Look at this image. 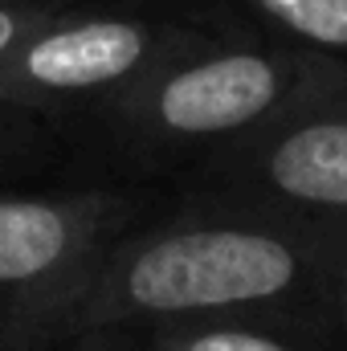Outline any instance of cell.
Returning a JSON list of instances; mask_svg holds the SVG:
<instances>
[{"label": "cell", "instance_id": "obj_1", "mask_svg": "<svg viewBox=\"0 0 347 351\" xmlns=\"http://www.w3.org/2000/svg\"><path fill=\"white\" fill-rule=\"evenodd\" d=\"M344 269L347 229L204 204L106 241L66 311L62 348L102 327L217 315H270L335 331L331 306Z\"/></svg>", "mask_w": 347, "mask_h": 351}, {"label": "cell", "instance_id": "obj_7", "mask_svg": "<svg viewBox=\"0 0 347 351\" xmlns=\"http://www.w3.org/2000/svg\"><path fill=\"white\" fill-rule=\"evenodd\" d=\"M286 41L347 62V0H246Z\"/></svg>", "mask_w": 347, "mask_h": 351}, {"label": "cell", "instance_id": "obj_8", "mask_svg": "<svg viewBox=\"0 0 347 351\" xmlns=\"http://www.w3.org/2000/svg\"><path fill=\"white\" fill-rule=\"evenodd\" d=\"M66 8V0H0V58L21 45L33 29L53 21Z\"/></svg>", "mask_w": 347, "mask_h": 351}, {"label": "cell", "instance_id": "obj_4", "mask_svg": "<svg viewBox=\"0 0 347 351\" xmlns=\"http://www.w3.org/2000/svg\"><path fill=\"white\" fill-rule=\"evenodd\" d=\"M123 204L106 192L0 196V351H58L66 311Z\"/></svg>", "mask_w": 347, "mask_h": 351}, {"label": "cell", "instance_id": "obj_6", "mask_svg": "<svg viewBox=\"0 0 347 351\" xmlns=\"http://www.w3.org/2000/svg\"><path fill=\"white\" fill-rule=\"evenodd\" d=\"M335 331L270 319V315H217L168 319L135 327H102L70 339L62 351H335Z\"/></svg>", "mask_w": 347, "mask_h": 351}, {"label": "cell", "instance_id": "obj_3", "mask_svg": "<svg viewBox=\"0 0 347 351\" xmlns=\"http://www.w3.org/2000/svg\"><path fill=\"white\" fill-rule=\"evenodd\" d=\"M208 33L131 16V12H78L62 8L0 58L4 110H102L110 98L143 82L152 70L204 45Z\"/></svg>", "mask_w": 347, "mask_h": 351}, {"label": "cell", "instance_id": "obj_9", "mask_svg": "<svg viewBox=\"0 0 347 351\" xmlns=\"http://www.w3.org/2000/svg\"><path fill=\"white\" fill-rule=\"evenodd\" d=\"M331 323H335V339L347 348V269L335 286V306H331Z\"/></svg>", "mask_w": 347, "mask_h": 351}, {"label": "cell", "instance_id": "obj_2", "mask_svg": "<svg viewBox=\"0 0 347 351\" xmlns=\"http://www.w3.org/2000/svg\"><path fill=\"white\" fill-rule=\"evenodd\" d=\"M347 90V62L294 41H217L180 53L98 114L139 152H217L286 110Z\"/></svg>", "mask_w": 347, "mask_h": 351}, {"label": "cell", "instance_id": "obj_5", "mask_svg": "<svg viewBox=\"0 0 347 351\" xmlns=\"http://www.w3.org/2000/svg\"><path fill=\"white\" fill-rule=\"evenodd\" d=\"M208 204L347 229V90L323 94L204 156Z\"/></svg>", "mask_w": 347, "mask_h": 351}]
</instances>
